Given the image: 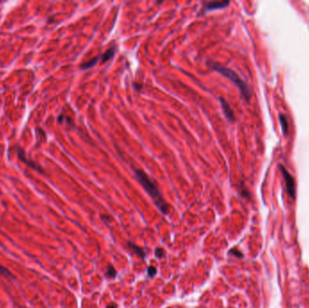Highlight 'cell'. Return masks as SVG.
I'll use <instances>...</instances> for the list:
<instances>
[{
	"mask_svg": "<svg viewBox=\"0 0 309 308\" xmlns=\"http://www.w3.org/2000/svg\"><path fill=\"white\" fill-rule=\"evenodd\" d=\"M106 276L110 278H114L116 276H117V271L115 270L114 267L110 265L108 267V270H107V273H106Z\"/></svg>",
	"mask_w": 309,
	"mask_h": 308,
	"instance_id": "cell-11",
	"label": "cell"
},
{
	"mask_svg": "<svg viewBox=\"0 0 309 308\" xmlns=\"http://www.w3.org/2000/svg\"><path fill=\"white\" fill-rule=\"evenodd\" d=\"M116 53V45L114 44L113 46H111L110 48H109L100 57V63H106L107 61H109L110 60H111V58H113V56Z\"/></svg>",
	"mask_w": 309,
	"mask_h": 308,
	"instance_id": "cell-7",
	"label": "cell"
},
{
	"mask_svg": "<svg viewBox=\"0 0 309 308\" xmlns=\"http://www.w3.org/2000/svg\"><path fill=\"white\" fill-rule=\"evenodd\" d=\"M279 168L281 170L282 175L284 177L286 185V190H287V193L288 195L295 200L296 199V183H295V179L294 177L289 174V172L286 169V167L282 165H279Z\"/></svg>",
	"mask_w": 309,
	"mask_h": 308,
	"instance_id": "cell-3",
	"label": "cell"
},
{
	"mask_svg": "<svg viewBox=\"0 0 309 308\" xmlns=\"http://www.w3.org/2000/svg\"><path fill=\"white\" fill-rule=\"evenodd\" d=\"M0 275H2V276H5L7 277H14V275L5 267L1 266L0 265Z\"/></svg>",
	"mask_w": 309,
	"mask_h": 308,
	"instance_id": "cell-12",
	"label": "cell"
},
{
	"mask_svg": "<svg viewBox=\"0 0 309 308\" xmlns=\"http://www.w3.org/2000/svg\"><path fill=\"white\" fill-rule=\"evenodd\" d=\"M156 274H157V268H156L152 267V266L148 267V268H147V275H148L149 277H153Z\"/></svg>",
	"mask_w": 309,
	"mask_h": 308,
	"instance_id": "cell-13",
	"label": "cell"
},
{
	"mask_svg": "<svg viewBox=\"0 0 309 308\" xmlns=\"http://www.w3.org/2000/svg\"><path fill=\"white\" fill-rule=\"evenodd\" d=\"M230 5V1H210L204 3V10L205 11H214L225 8L227 6Z\"/></svg>",
	"mask_w": 309,
	"mask_h": 308,
	"instance_id": "cell-6",
	"label": "cell"
},
{
	"mask_svg": "<svg viewBox=\"0 0 309 308\" xmlns=\"http://www.w3.org/2000/svg\"><path fill=\"white\" fill-rule=\"evenodd\" d=\"M165 254H166V252H165V250H164L163 249H161V248H158V249H157V250H156V256H157L158 259L164 258V257H165Z\"/></svg>",
	"mask_w": 309,
	"mask_h": 308,
	"instance_id": "cell-14",
	"label": "cell"
},
{
	"mask_svg": "<svg viewBox=\"0 0 309 308\" xmlns=\"http://www.w3.org/2000/svg\"><path fill=\"white\" fill-rule=\"evenodd\" d=\"M16 151H17V156H18V158L22 161V162H24L25 164H26L28 166H30V167H32V168H34V169H35L36 171H38V172H40V173H43L44 172V170L39 166V165H37L36 163H34V162H33V161H31V160H29V159H27L26 158V153H25V150L22 148V147H20V146H17L16 147Z\"/></svg>",
	"mask_w": 309,
	"mask_h": 308,
	"instance_id": "cell-4",
	"label": "cell"
},
{
	"mask_svg": "<svg viewBox=\"0 0 309 308\" xmlns=\"http://www.w3.org/2000/svg\"><path fill=\"white\" fill-rule=\"evenodd\" d=\"M99 58H100V57H95V58H93V59H92V60H90V61H88L82 62V63L81 64V66H80L81 69H82V70H88V69L93 67L94 65H96L97 61H99Z\"/></svg>",
	"mask_w": 309,
	"mask_h": 308,
	"instance_id": "cell-10",
	"label": "cell"
},
{
	"mask_svg": "<svg viewBox=\"0 0 309 308\" xmlns=\"http://www.w3.org/2000/svg\"><path fill=\"white\" fill-rule=\"evenodd\" d=\"M128 247H129L130 250H131L134 253H136L138 257H140L141 259H144V258H145L146 253H145V251H144L141 248L137 247L136 245L133 244L132 242H128Z\"/></svg>",
	"mask_w": 309,
	"mask_h": 308,
	"instance_id": "cell-9",
	"label": "cell"
},
{
	"mask_svg": "<svg viewBox=\"0 0 309 308\" xmlns=\"http://www.w3.org/2000/svg\"><path fill=\"white\" fill-rule=\"evenodd\" d=\"M230 253H232V254L236 255V256H237L238 258H242V254L241 252L237 251L236 250H231L230 251Z\"/></svg>",
	"mask_w": 309,
	"mask_h": 308,
	"instance_id": "cell-15",
	"label": "cell"
},
{
	"mask_svg": "<svg viewBox=\"0 0 309 308\" xmlns=\"http://www.w3.org/2000/svg\"><path fill=\"white\" fill-rule=\"evenodd\" d=\"M220 102L221 105V109L223 110V113L226 117V118L230 121V122H234L235 121V115L233 110L231 109L230 104L228 103V101L226 100H224L223 98H220Z\"/></svg>",
	"mask_w": 309,
	"mask_h": 308,
	"instance_id": "cell-5",
	"label": "cell"
},
{
	"mask_svg": "<svg viewBox=\"0 0 309 308\" xmlns=\"http://www.w3.org/2000/svg\"><path fill=\"white\" fill-rule=\"evenodd\" d=\"M135 176L137 181L141 184L143 188L146 192L149 194V196L154 201L157 207L162 211L164 214H168L169 212V205L165 202L163 196L161 195L156 183L149 178V176L141 169H135L134 170Z\"/></svg>",
	"mask_w": 309,
	"mask_h": 308,
	"instance_id": "cell-1",
	"label": "cell"
},
{
	"mask_svg": "<svg viewBox=\"0 0 309 308\" xmlns=\"http://www.w3.org/2000/svg\"><path fill=\"white\" fill-rule=\"evenodd\" d=\"M207 65L212 68V70H214L215 71L220 73L221 75H223L224 77H226V78L230 79L231 82H232L240 90L241 93L242 94L243 98L249 101L250 100V97H251V94H250V91L247 85V83L242 80L240 77L238 76V74L236 72H234L232 70H230L218 62H215V61H207Z\"/></svg>",
	"mask_w": 309,
	"mask_h": 308,
	"instance_id": "cell-2",
	"label": "cell"
},
{
	"mask_svg": "<svg viewBox=\"0 0 309 308\" xmlns=\"http://www.w3.org/2000/svg\"><path fill=\"white\" fill-rule=\"evenodd\" d=\"M107 308H117V304L115 303H111L107 306Z\"/></svg>",
	"mask_w": 309,
	"mask_h": 308,
	"instance_id": "cell-16",
	"label": "cell"
},
{
	"mask_svg": "<svg viewBox=\"0 0 309 308\" xmlns=\"http://www.w3.org/2000/svg\"><path fill=\"white\" fill-rule=\"evenodd\" d=\"M279 120H280V125H281L283 135L284 136H287L288 135L289 125H288V121H287L286 117L284 114H279Z\"/></svg>",
	"mask_w": 309,
	"mask_h": 308,
	"instance_id": "cell-8",
	"label": "cell"
}]
</instances>
